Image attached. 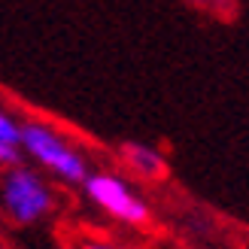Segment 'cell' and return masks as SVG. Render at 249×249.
<instances>
[{"label": "cell", "instance_id": "8", "mask_svg": "<svg viewBox=\"0 0 249 249\" xmlns=\"http://www.w3.org/2000/svg\"><path fill=\"white\" fill-rule=\"evenodd\" d=\"M79 249H116L113 243H107V240H85Z\"/></svg>", "mask_w": 249, "mask_h": 249}, {"label": "cell", "instance_id": "5", "mask_svg": "<svg viewBox=\"0 0 249 249\" xmlns=\"http://www.w3.org/2000/svg\"><path fill=\"white\" fill-rule=\"evenodd\" d=\"M192 9L204 12V16H213V18H234L240 0H185Z\"/></svg>", "mask_w": 249, "mask_h": 249}, {"label": "cell", "instance_id": "1", "mask_svg": "<svg viewBox=\"0 0 249 249\" xmlns=\"http://www.w3.org/2000/svg\"><path fill=\"white\" fill-rule=\"evenodd\" d=\"M18 149L31 161H36L43 170H49L55 179L67 182V185H82L85 177L91 173L85 152L76 143H70L58 128H52L49 122H40V119L21 122V146Z\"/></svg>", "mask_w": 249, "mask_h": 249}, {"label": "cell", "instance_id": "2", "mask_svg": "<svg viewBox=\"0 0 249 249\" xmlns=\"http://www.w3.org/2000/svg\"><path fill=\"white\" fill-rule=\"evenodd\" d=\"M0 210L12 225H36L46 216H52L55 210V192L49 179H43V173H36L34 167L9 164L0 173Z\"/></svg>", "mask_w": 249, "mask_h": 249}, {"label": "cell", "instance_id": "7", "mask_svg": "<svg viewBox=\"0 0 249 249\" xmlns=\"http://www.w3.org/2000/svg\"><path fill=\"white\" fill-rule=\"evenodd\" d=\"M18 161H21V152H18V149H12V146H3V143H0V167L18 164Z\"/></svg>", "mask_w": 249, "mask_h": 249}, {"label": "cell", "instance_id": "6", "mask_svg": "<svg viewBox=\"0 0 249 249\" xmlns=\"http://www.w3.org/2000/svg\"><path fill=\"white\" fill-rule=\"evenodd\" d=\"M0 143L12 146V149L21 146V119L6 113L3 107H0ZM18 152H21V149H18Z\"/></svg>", "mask_w": 249, "mask_h": 249}, {"label": "cell", "instance_id": "3", "mask_svg": "<svg viewBox=\"0 0 249 249\" xmlns=\"http://www.w3.org/2000/svg\"><path fill=\"white\" fill-rule=\"evenodd\" d=\"M82 189H85V197H89L97 210H104L107 216H113L116 222H122V225L146 228L149 219H152L149 204L137 195V189L128 179L119 177V173L91 170L89 177H85Z\"/></svg>", "mask_w": 249, "mask_h": 249}, {"label": "cell", "instance_id": "4", "mask_svg": "<svg viewBox=\"0 0 249 249\" xmlns=\"http://www.w3.org/2000/svg\"><path fill=\"white\" fill-rule=\"evenodd\" d=\"M119 161L131 177L143 179V182H158V179L167 177V158L158 146L137 143V140L122 143L119 146Z\"/></svg>", "mask_w": 249, "mask_h": 249}]
</instances>
